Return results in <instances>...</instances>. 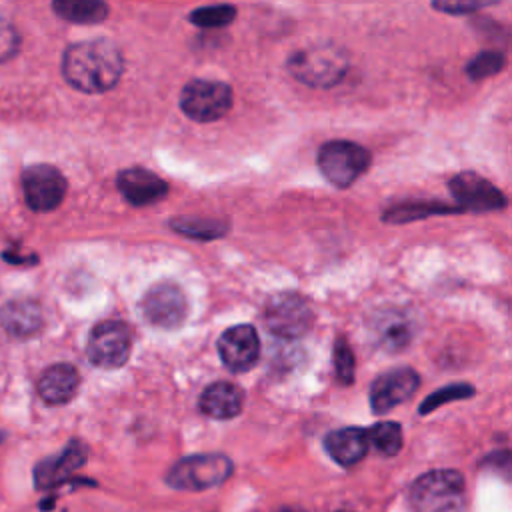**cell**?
<instances>
[{"instance_id":"ba28073f","label":"cell","mask_w":512,"mask_h":512,"mask_svg":"<svg viewBox=\"0 0 512 512\" xmlns=\"http://www.w3.org/2000/svg\"><path fill=\"white\" fill-rule=\"evenodd\" d=\"M132 348V332L120 320H102L88 336L86 356L94 366L120 368Z\"/></svg>"},{"instance_id":"44dd1931","label":"cell","mask_w":512,"mask_h":512,"mask_svg":"<svg viewBox=\"0 0 512 512\" xmlns=\"http://www.w3.org/2000/svg\"><path fill=\"white\" fill-rule=\"evenodd\" d=\"M52 10L74 24H96L106 20L110 8L100 0H56Z\"/></svg>"},{"instance_id":"277c9868","label":"cell","mask_w":512,"mask_h":512,"mask_svg":"<svg viewBox=\"0 0 512 512\" xmlns=\"http://www.w3.org/2000/svg\"><path fill=\"white\" fill-rule=\"evenodd\" d=\"M232 474V460L226 454H192L178 460L166 474L176 490H208L224 484Z\"/></svg>"},{"instance_id":"f1b7e54d","label":"cell","mask_w":512,"mask_h":512,"mask_svg":"<svg viewBox=\"0 0 512 512\" xmlns=\"http://www.w3.org/2000/svg\"><path fill=\"white\" fill-rule=\"evenodd\" d=\"M18 46H20V36L16 28L12 26V22L0 16V62L10 60L18 52Z\"/></svg>"},{"instance_id":"4dcf8cb0","label":"cell","mask_w":512,"mask_h":512,"mask_svg":"<svg viewBox=\"0 0 512 512\" xmlns=\"http://www.w3.org/2000/svg\"><path fill=\"white\" fill-rule=\"evenodd\" d=\"M276 512H306L302 508H296V506H284V508H278Z\"/></svg>"},{"instance_id":"6da1fadb","label":"cell","mask_w":512,"mask_h":512,"mask_svg":"<svg viewBox=\"0 0 512 512\" xmlns=\"http://www.w3.org/2000/svg\"><path fill=\"white\" fill-rule=\"evenodd\" d=\"M124 72V60L118 46L110 40L96 38L68 46L62 58V74L66 82L88 94L114 88Z\"/></svg>"},{"instance_id":"f546056e","label":"cell","mask_w":512,"mask_h":512,"mask_svg":"<svg viewBox=\"0 0 512 512\" xmlns=\"http://www.w3.org/2000/svg\"><path fill=\"white\" fill-rule=\"evenodd\" d=\"M494 2H476V0H470V2H434L432 6L436 10H442V12H448V14H468V12H474V10H480L484 6H492Z\"/></svg>"},{"instance_id":"4fadbf2b","label":"cell","mask_w":512,"mask_h":512,"mask_svg":"<svg viewBox=\"0 0 512 512\" xmlns=\"http://www.w3.org/2000/svg\"><path fill=\"white\" fill-rule=\"evenodd\" d=\"M218 354L230 372L250 370L260 356V338L250 324H236L218 338Z\"/></svg>"},{"instance_id":"9a60e30c","label":"cell","mask_w":512,"mask_h":512,"mask_svg":"<svg viewBox=\"0 0 512 512\" xmlns=\"http://www.w3.org/2000/svg\"><path fill=\"white\" fill-rule=\"evenodd\" d=\"M88 456V448L80 440L68 442V446L56 454L50 456L34 468V484L38 490H50L70 478L74 470H78Z\"/></svg>"},{"instance_id":"5bb4252c","label":"cell","mask_w":512,"mask_h":512,"mask_svg":"<svg viewBox=\"0 0 512 512\" xmlns=\"http://www.w3.org/2000/svg\"><path fill=\"white\" fill-rule=\"evenodd\" d=\"M420 376L412 368H394L378 376L370 388V404L374 414H386L394 406L406 402L418 388Z\"/></svg>"},{"instance_id":"7a4b0ae2","label":"cell","mask_w":512,"mask_h":512,"mask_svg":"<svg viewBox=\"0 0 512 512\" xmlns=\"http://www.w3.org/2000/svg\"><path fill=\"white\" fill-rule=\"evenodd\" d=\"M350 56L342 46L320 42L296 50L286 60V70L302 84L312 88H330L348 72Z\"/></svg>"},{"instance_id":"52a82bcc","label":"cell","mask_w":512,"mask_h":512,"mask_svg":"<svg viewBox=\"0 0 512 512\" xmlns=\"http://www.w3.org/2000/svg\"><path fill=\"white\" fill-rule=\"evenodd\" d=\"M264 322L278 338H300L312 328L314 312L304 296L296 292H278L266 304Z\"/></svg>"},{"instance_id":"d4e9b609","label":"cell","mask_w":512,"mask_h":512,"mask_svg":"<svg viewBox=\"0 0 512 512\" xmlns=\"http://www.w3.org/2000/svg\"><path fill=\"white\" fill-rule=\"evenodd\" d=\"M236 18V8L230 4L202 6L188 14V20L200 28H222Z\"/></svg>"},{"instance_id":"ffe728a7","label":"cell","mask_w":512,"mask_h":512,"mask_svg":"<svg viewBox=\"0 0 512 512\" xmlns=\"http://www.w3.org/2000/svg\"><path fill=\"white\" fill-rule=\"evenodd\" d=\"M0 322L12 336L28 338L42 328V310L38 302L28 298L10 300L0 310Z\"/></svg>"},{"instance_id":"5b68a950","label":"cell","mask_w":512,"mask_h":512,"mask_svg":"<svg viewBox=\"0 0 512 512\" xmlns=\"http://www.w3.org/2000/svg\"><path fill=\"white\" fill-rule=\"evenodd\" d=\"M370 166V152L350 140H330L318 150V168L324 178L338 186L348 188Z\"/></svg>"},{"instance_id":"603a6c76","label":"cell","mask_w":512,"mask_h":512,"mask_svg":"<svg viewBox=\"0 0 512 512\" xmlns=\"http://www.w3.org/2000/svg\"><path fill=\"white\" fill-rule=\"evenodd\" d=\"M448 212H462V210L446 206L442 202H410V204H400V206L390 208L388 212L382 214V220L400 224V222H412V220H418L424 216L448 214Z\"/></svg>"},{"instance_id":"83f0119b","label":"cell","mask_w":512,"mask_h":512,"mask_svg":"<svg viewBox=\"0 0 512 512\" xmlns=\"http://www.w3.org/2000/svg\"><path fill=\"white\" fill-rule=\"evenodd\" d=\"M506 64V58L502 52L498 50H486V52H480L476 54L468 66H466V74L472 78V80H482V78H488L492 74H498Z\"/></svg>"},{"instance_id":"7402d4cb","label":"cell","mask_w":512,"mask_h":512,"mask_svg":"<svg viewBox=\"0 0 512 512\" xmlns=\"http://www.w3.org/2000/svg\"><path fill=\"white\" fill-rule=\"evenodd\" d=\"M170 228L176 230L182 236L196 238V240H214V238H222L228 232L226 222L210 220V218H198V216L172 218Z\"/></svg>"},{"instance_id":"484cf974","label":"cell","mask_w":512,"mask_h":512,"mask_svg":"<svg viewBox=\"0 0 512 512\" xmlns=\"http://www.w3.org/2000/svg\"><path fill=\"white\" fill-rule=\"evenodd\" d=\"M332 364H334V376L338 378L340 384L348 386V384L354 382L356 358H354V352H352V348H350V344L346 342L344 336H338V338L334 340Z\"/></svg>"},{"instance_id":"4316f807","label":"cell","mask_w":512,"mask_h":512,"mask_svg":"<svg viewBox=\"0 0 512 512\" xmlns=\"http://www.w3.org/2000/svg\"><path fill=\"white\" fill-rule=\"evenodd\" d=\"M474 388L466 382H456V384H448L438 388L436 392H432L430 396H426V400L420 404L418 412L420 414H428L432 410H436L438 406L446 404V402H454V400H462V398H470L474 396Z\"/></svg>"},{"instance_id":"ac0fdd59","label":"cell","mask_w":512,"mask_h":512,"mask_svg":"<svg viewBox=\"0 0 512 512\" xmlns=\"http://www.w3.org/2000/svg\"><path fill=\"white\" fill-rule=\"evenodd\" d=\"M368 432L364 428H340L332 430L324 438V448L334 462L340 466L358 464L368 452Z\"/></svg>"},{"instance_id":"7c38bea8","label":"cell","mask_w":512,"mask_h":512,"mask_svg":"<svg viewBox=\"0 0 512 512\" xmlns=\"http://www.w3.org/2000/svg\"><path fill=\"white\" fill-rule=\"evenodd\" d=\"M370 334L378 348L392 354L402 352L416 336V322L402 308H384L370 318Z\"/></svg>"},{"instance_id":"cb8c5ba5","label":"cell","mask_w":512,"mask_h":512,"mask_svg":"<svg viewBox=\"0 0 512 512\" xmlns=\"http://www.w3.org/2000/svg\"><path fill=\"white\" fill-rule=\"evenodd\" d=\"M368 432V442L374 444V448L384 456H396L402 448V428L398 422L384 420L374 424Z\"/></svg>"},{"instance_id":"3957f363","label":"cell","mask_w":512,"mask_h":512,"mask_svg":"<svg viewBox=\"0 0 512 512\" xmlns=\"http://www.w3.org/2000/svg\"><path fill=\"white\" fill-rule=\"evenodd\" d=\"M414 512H466V482L458 470H430L410 486Z\"/></svg>"},{"instance_id":"e0dca14e","label":"cell","mask_w":512,"mask_h":512,"mask_svg":"<svg viewBox=\"0 0 512 512\" xmlns=\"http://www.w3.org/2000/svg\"><path fill=\"white\" fill-rule=\"evenodd\" d=\"M244 404V392L232 384V382H214L200 394L198 406L200 412L216 418V420H228L240 414Z\"/></svg>"},{"instance_id":"d6986e66","label":"cell","mask_w":512,"mask_h":512,"mask_svg":"<svg viewBox=\"0 0 512 512\" xmlns=\"http://www.w3.org/2000/svg\"><path fill=\"white\" fill-rule=\"evenodd\" d=\"M80 376L72 364H54L38 378V394L46 404H66L74 398Z\"/></svg>"},{"instance_id":"30bf717a","label":"cell","mask_w":512,"mask_h":512,"mask_svg":"<svg viewBox=\"0 0 512 512\" xmlns=\"http://www.w3.org/2000/svg\"><path fill=\"white\" fill-rule=\"evenodd\" d=\"M22 188L26 204L36 212H50L64 200L66 180L62 172L50 164H34L22 172Z\"/></svg>"},{"instance_id":"1f68e13d","label":"cell","mask_w":512,"mask_h":512,"mask_svg":"<svg viewBox=\"0 0 512 512\" xmlns=\"http://www.w3.org/2000/svg\"><path fill=\"white\" fill-rule=\"evenodd\" d=\"M340 512H348V510H340Z\"/></svg>"},{"instance_id":"8992f818","label":"cell","mask_w":512,"mask_h":512,"mask_svg":"<svg viewBox=\"0 0 512 512\" xmlns=\"http://www.w3.org/2000/svg\"><path fill=\"white\" fill-rule=\"evenodd\" d=\"M180 108L194 122H214L232 108V88L220 80H190L182 88Z\"/></svg>"},{"instance_id":"9c48e42d","label":"cell","mask_w":512,"mask_h":512,"mask_svg":"<svg viewBox=\"0 0 512 512\" xmlns=\"http://www.w3.org/2000/svg\"><path fill=\"white\" fill-rule=\"evenodd\" d=\"M140 312L148 324L164 330H174L188 316V300L184 290L174 282H158L142 296Z\"/></svg>"},{"instance_id":"2e32d148","label":"cell","mask_w":512,"mask_h":512,"mask_svg":"<svg viewBox=\"0 0 512 512\" xmlns=\"http://www.w3.org/2000/svg\"><path fill=\"white\" fill-rule=\"evenodd\" d=\"M116 186L132 206H148L168 194V184L146 168H126L118 174Z\"/></svg>"},{"instance_id":"8fae6325","label":"cell","mask_w":512,"mask_h":512,"mask_svg":"<svg viewBox=\"0 0 512 512\" xmlns=\"http://www.w3.org/2000/svg\"><path fill=\"white\" fill-rule=\"evenodd\" d=\"M452 196L458 200L460 210L492 212L506 206V196L484 176L476 172H460L448 180Z\"/></svg>"}]
</instances>
